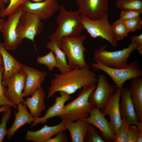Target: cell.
I'll list each match as a JSON object with an SVG mask.
<instances>
[{"label":"cell","instance_id":"6da1fadb","mask_svg":"<svg viewBox=\"0 0 142 142\" xmlns=\"http://www.w3.org/2000/svg\"><path fill=\"white\" fill-rule=\"evenodd\" d=\"M90 69L89 66L76 68L55 74L50 82L47 99L58 92H63L70 95L85 86L96 84L98 78Z\"/></svg>","mask_w":142,"mask_h":142},{"label":"cell","instance_id":"7a4b0ae2","mask_svg":"<svg viewBox=\"0 0 142 142\" xmlns=\"http://www.w3.org/2000/svg\"><path fill=\"white\" fill-rule=\"evenodd\" d=\"M58 9L56 18L58 27L49 38L59 45L62 38L80 36L84 28L81 21V15L78 11H68L63 5L59 6Z\"/></svg>","mask_w":142,"mask_h":142},{"label":"cell","instance_id":"3957f363","mask_svg":"<svg viewBox=\"0 0 142 142\" xmlns=\"http://www.w3.org/2000/svg\"><path fill=\"white\" fill-rule=\"evenodd\" d=\"M96 84L85 86L75 99L64 105L58 116L73 121L88 117L94 106L89 101V96Z\"/></svg>","mask_w":142,"mask_h":142},{"label":"cell","instance_id":"277c9868","mask_svg":"<svg viewBox=\"0 0 142 142\" xmlns=\"http://www.w3.org/2000/svg\"><path fill=\"white\" fill-rule=\"evenodd\" d=\"M138 50L142 55V45L131 41L128 46L121 50L110 51L105 47L96 49L94 52V60L95 63L111 68H120L126 67L128 65V59L134 50Z\"/></svg>","mask_w":142,"mask_h":142},{"label":"cell","instance_id":"5b68a950","mask_svg":"<svg viewBox=\"0 0 142 142\" xmlns=\"http://www.w3.org/2000/svg\"><path fill=\"white\" fill-rule=\"evenodd\" d=\"M86 39V35L83 34L78 36L65 37L61 40L58 46L65 53L71 69L89 67L84 58L86 49L83 43Z\"/></svg>","mask_w":142,"mask_h":142},{"label":"cell","instance_id":"8992f818","mask_svg":"<svg viewBox=\"0 0 142 142\" xmlns=\"http://www.w3.org/2000/svg\"><path fill=\"white\" fill-rule=\"evenodd\" d=\"M91 66L94 71L101 70L105 72L112 79L116 87L121 89L123 85L127 80L142 76V71L137 60L134 61L123 68L109 67L97 63H92Z\"/></svg>","mask_w":142,"mask_h":142},{"label":"cell","instance_id":"52a82bcc","mask_svg":"<svg viewBox=\"0 0 142 142\" xmlns=\"http://www.w3.org/2000/svg\"><path fill=\"white\" fill-rule=\"evenodd\" d=\"M108 14H105L96 20L90 19L81 15V21L91 38H100L108 41L113 47L117 45L118 41L112 34L111 24L109 22Z\"/></svg>","mask_w":142,"mask_h":142},{"label":"cell","instance_id":"ba28073f","mask_svg":"<svg viewBox=\"0 0 142 142\" xmlns=\"http://www.w3.org/2000/svg\"><path fill=\"white\" fill-rule=\"evenodd\" d=\"M24 11L22 4L8 15L7 20L4 21L2 24L0 32L2 33L3 47L7 51L16 50L22 42L18 38L16 30Z\"/></svg>","mask_w":142,"mask_h":142},{"label":"cell","instance_id":"9c48e42d","mask_svg":"<svg viewBox=\"0 0 142 142\" xmlns=\"http://www.w3.org/2000/svg\"><path fill=\"white\" fill-rule=\"evenodd\" d=\"M40 17L24 10L18 25L16 33L19 39L22 41L24 38L34 43L35 37L41 33L43 23Z\"/></svg>","mask_w":142,"mask_h":142},{"label":"cell","instance_id":"30bf717a","mask_svg":"<svg viewBox=\"0 0 142 142\" xmlns=\"http://www.w3.org/2000/svg\"><path fill=\"white\" fill-rule=\"evenodd\" d=\"M98 79L97 85L90 94L88 100L102 111L115 93L116 87L110 84L104 74H99Z\"/></svg>","mask_w":142,"mask_h":142},{"label":"cell","instance_id":"8fae6325","mask_svg":"<svg viewBox=\"0 0 142 142\" xmlns=\"http://www.w3.org/2000/svg\"><path fill=\"white\" fill-rule=\"evenodd\" d=\"M26 79V75L21 70L2 81L6 96L9 100L17 105L24 100L22 93Z\"/></svg>","mask_w":142,"mask_h":142},{"label":"cell","instance_id":"7c38bea8","mask_svg":"<svg viewBox=\"0 0 142 142\" xmlns=\"http://www.w3.org/2000/svg\"><path fill=\"white\" fill-rule=\"evenodd\" d=\"M78 11L82 15L93 20L97 19L108 14L109 0H76Z\"/></svg>","mask_w":142,"mask_h":142},{"label":"cell","instance_id":"4fadbf2b","mask_svg":"<svg viewBox=\"0 0 142 142\" xmlns=\"http://www.w3.org/2000/svg\"><path fill=\"white\" fill-rule=\"evenodd\" d=\"M22 70L26 75L25 86L22 93L24 98L31 96L41 86L48 73L24 64Z\"/></svg>","mask_w":142,"mask_h":142},{"label":"cell","instance_id":"5bb4252c","mask_svg":"<svg viewBox=\"0 0 142 142\" xmlns=\"http://www.w3.org/2000/svg\"><path fill=\"white\" fill-rule=\"evenodd\" d=\"M22 5L25 11L38 15L42 20L50 18L58 9L59 6L56 1L50 0L34 2L25 0Z\"/></svg>","mask_w":142,"mask_h":142},{"label":"cell","instance_id":"9a60e30c","mask_svg":"<svg viewBox=\"0 0 142 142\" xmlns=\"http://www.w3.org/2000/svg\"><path fill=\"white\" fill-rule=\"evenodd\" d=\"M105 116L100 110L94 106L89 116L83 119L99 130L105 142H114V134Z\"/></svg>","mask_w":142,"mask_h":142},{"label":"cell","instance_id":"2e32d148","mask_svg":"<svg viewBox=\"0 0 142 142\" xmlns=\"http://www.w3.org/2000/svg\"><path fill=\"white\" fill-rule=\"evenodd\" d=\"M120 103V110L122 119H124L129 125L139 126L142 125V122L138 119L132 102L129 88L125 87L121 90Z\"/></svg>","mask_w":142,"mask_h":142},{"label":"cell","instance_id":"e0dca14e","mask_svg":"<svg viewBox=\"0 0 142 142\" xmlns=\"http://www.w3.org/2000/svg\"><path fill=\"white\" fill-rule=\"evenodd\" d=\"M121 89L117 87L115 92L101 111L109 116L110 125L114 134L120 126L122 121L120 110Z\"/></svg>","mask_w":142,"mask_h":142},{"label":"cell","instance_id":"ac0fdd59","mask_svg":"<svg viewBox=\"0 0 142 142\" xmlns=\"http://www.w3.org/2000/svg\"><path fill=\"white\" fill-rule=\"evenodd\" d=\"M65 119L59 124L49 126L45 124L40 129L36 131L28 130L25 136L26 140L33 142H46L47 140L58 133L66 130L64 125Z\"/></svg>","mask_w":142,"mask_h":142},{"label":"cell","instance_id":"d6986e66","mask_svg":"<svg viewBox=\"0 0 142 142\" xmlns=\"http://www.w3.org/2000/svg\"><path fill=\"white\" fill-rule=\"evenodd\" d=\"M59 94L60 96L55 97V103L52 106L47 109L44 116L34 118V120L32 123L31 128L34 127L39 124H44L48 119L58 116L63 109L65 103L72 98L70 95L64 92H60Z\"/></svg>","mask_w":142,"mask_h":142},{"label":"cell","instance_id":"ffe728a7","mask_svg":"<svg viewBox=\"0 0 142 142\" xmlns=\"http://www.w3.org/2000/svg\"><path fill=\"white\" fill-rule=\"evenodd\" d=\"M45 93L41 86L33 93L31 97L24 100L22 103L29 109L34 118L39 117L46 108L44 102Z\"/></svg>","mask_w":142,"mask_h":142},{"label":"cell","instance_id":"44dd1931","mask_svg":"<svg viewBox=\"0 0 142 142\" xmlns=\"http://www.w3.org/2000/svg\"><path fill=\"white\" fill-rule=\"evenodd\" d=\"M17 109L18 111L14 113V122L7 130V135L8 139H11L21 127L26 124H30L34 120V118L28 111L26 106L22 103L18 105Z\"/></svg>","mask_w":142,"mask_h":142},{"label":"cell","instance_id":"7402d4cb","mask_svg":"<svg viewBox=\"0 0 142 142\" xmlns=\"http://www.w3.org/2000/svg\"><path fill=\"white\" fill-rule=\"evenodd\" d=\"M4 48L3 43L0 42V53L2 57L4 68L2 80L21 70L24 64L17 61Z\"/></svg>","mask_w":142,"mask_h":142},{"label":"cell","instance_id":"603a6c76","mask_svg":"<svg viewBox=\"0 0 142 142\" xmlns=\"http://www.w3.org/2000/svg\"><path fill=\"white\" fill-rule=\"evenodd\" d=\"M76 121L74 122L69 119H65V126L70 133L72 142H84L89 124L83 119Z\"/></svg>","mask_w":142,"mask_h":142},{"label":"cell","instance_id":"cb8c5ba5","mask_svg":"<svg viewBox=\"0 0 142 142\" xmlns=\"http://www.w3.org/2000/svg\"><path fill=\"white\" fill-rule=\"evenodd\" d=\"M131 80L129 89L131 99L138 119L142 122V78L138 77Z\"/></svg>","mask_w":142,"mask_h":142},{"label":"cell","instance_id":"d4e9b609","mask_svg":"<svg viewBox=\"0 0 142 142\" xmlns=\"http://www.w3.org/2000/svg\"><path fill=\"white\" fill-rule=\"evenodd\" d=\"M46 47L54 53L57 61L56 67L60 73H65L72 70L68 64L65 53L56 43L50 40L47 44Z\"/></svg>","mask_w":142,"mask_h":142},{"label":"cell","instance_id":"484cf974","mask_svg":"<svg viewBox=\"0 0 142 142\" xmlns=\"http://www.w3.org/2000/svg\"><path fill=\"white\" fill-rule=\"evenodd\" d=\"M115 5L122 10L136 11L142 14V0H116Z\"/></svg>","mask_w":142,"mask_h":142},{"label":"cell","instance_id":"4316f807","mask_svg":"<svg viewBox=\"0 0 142 142\" xmlns=\"http://www.w3.org/2000/svg\"><path fill=\"white\" fill-rule=\"evenodd\" d=\"M111 28L113 35L117 41L122 40L129 33L123 21L119 19L111 24Z\"/></svg>","mask_w":142,"mask_h":142},{"label":"cell","instance_id":"83f0119b","mask_svg":"<svg viewBox=\"0 0 142 142\" xmlns=\"http://www.w3.org/2000/svg\"><path fill=\"white\" fill-rule=\"evenodd\" d=\"M36 61L39 64L46 66L48 70L53 71L54 68L57 67V61L55 55L51 50L47 54L43 56H38Z\"/></svg>","mask_w":142,"mask_h":142},{"label":"cell","instance_id":"f1b7e54d","mask_svg":"<svg viewBox=\"0 0 142 142\" xmlns=\"http://www.w3.org/2000/svg\"><path fill=\"white\" fill-rule=\"evenodd\" d=\"M122 120L120 126L114 133V142H127L129 125L124 119Z\"/></svg>","mask_w":142,"mask_h":142},{"label":"cell","instance_id":"f546056e","mask_svg":"<svg viewBox=\"0 0 142 142\" xmlns=\"http://www.w3.org/2000/svg\"><path fill=\"white\" fill-rule=\"evenodd\" d=\"M95 126L89 124L85 135L84 142H105Z\"/></svg>","mask_w":142,"mask_h":142},{"label":"cell","instance_id":"4dcf8cb0","mask_svg":"<svg viewBox=\"0 0 142 142\" xmlns=\"http://www.w3.org/2000/svg\"><path fill=\"white\" fill-rule=\"evenodd\" d=\"M4 70L3 63L0 65V106L8 105L17 110L18 105L9 100L6 96L2 84V76Z\"/></svg>","mask_w":142,"mask_h":142},{"label":"cell","instance_id":"1f68e13d","mask_svg":"<svg viewBox=\"0 0 142 142\" xmlns=\"http://www.w3.org/2000/svg\"><path fill=\"white\" fill-rule=\"evenodd\" d=\"M122 21L129 33L134 32L141 28L142 20L139 16Z\"/></svg>","mask_w":142,"mask_h":142},{"label":"cell","instance_id":"d6a6232c","mask_svg":"<svg viewBox=\"0 0 142 142\" xmlns=\"http://www.w3.org/2000/svg\"><path fill=\"white\" fill-rule=\"evenodd\" d=\"M25 0H10L8 6L0 9V17L4 18L15 11L22 5Z\"/></svg>","mask_w":142,"mask_h":142},{"label":"cell","instance_id":"836d02e7","mask_svg":"<svg viewBox=\"0 0 142 142\" xmlns=\"http://www.w3.org/2000/svg\"><path fill=\"white\" fill-rule=\"evenodd\" d=\"M11 110L4 112L0 123V142L3 141L4 138L7 135L8 131L6 129V125L8 120L11 117Z\"/></svg>","mask_w":142,"mask_h":142},{"label":"cell","instance_id":"e575fe53","mask_svg":"<svg viewBox=\"0 0 142 142\" xmlns=\"http://www.w3.org/2000/svg\"><path fill=\"white\" fill-rule=\"evenodd\" d=\"M139 129L136 125H129L128 133L127 142H136Z\"/></svg>","mask_w":142,"mask_h":142},{"label":"cell","instance_id":"d590c367","mask_svg":"<svg viewBox=\"0 0 142 142\" xmlns=\"http://www.w3.org/2000/svg\"><path fill=\"white\" fill-rule=\"evenodd\" d=\"M140 14L136 11L122 10L120 13L119 19L122 21L127 20L139 16Z\"/></svg>","mask_w":142,"mask_h":142},{"label":"cell","instance_id":"8d00e7d4","mask_svg":"<svg viewBox=\"0 0 142 142\" xmlns=\"http://www.w3.org/2000/svg\"><path fill=\"white\" fill-rule=\"evenodd\" d=\"M64 131L59 132L53 138H51L46 142H67L68 141L67 135Z\"/></svg>","mask_w":142,"mask_h":142},{"label":"cell","instance_id":"74e56055","mask_svg":"<svg viewBox=\"0 0 142 142\" xmlns=\"http://www.w3.org/2000/svg\"><path fill=\"white\" fill-rule=\"evenodd\" d=\"M131 41L133 42L140 45H142V34L136 36H133L131 39Z\"/></svg>","mask_w":142,"mask_h":142},{"label":"cell","instance_id":"f35d334b","mask_svg":"<svg viewBox=\"0 0 142 142\" xmlns=\"http://www.w3.org/2000/svg\"><path fill=\"white\" fill-rule=\"evenodd\" d=\"M139 129V133L136 142H142V125L137 126Z\"/></svg>","mask_w":142,"mask_h":142},{"label":"cell","instance_id":"ab89813d","mask_svg":"<svg viewBox=\"0 0 142 142\" xmlns=\"http://www.w3.org/2000/svg\"><path fill=\"white\" fill-rule=\"evenodd\" d=\"M11 106L8 105H4L0 107V113L6 112L11 109Z\"/></svg>","mask_w":142,"mask_h":142},{"label":"cell","instance_id":"60d3db41","mask_svg":"<svg viewBox=\"0 0 142 142\" xmlns=\"http://www.w3.org/2000/svg\"><path fill=\"white\" fill-rule=\"evenodd\" d=\"M4 4L1 0H0V9H2L5 8Z\"/></svg>","mask_w":142,"mask_h":142},{"label":"cell","instance_id":"b9f144b4","mask_svg":"<svg viewBox=\"0 0 142 142\" xmlns=\"http://www.w3.org/2000/svg\"><path fill=\"white\" fill-rule=\"evenodd\" d=\"M31 1H33L34 2H41L42 1H44L49 0H29ZM53 1H56L57 0H50Z\"/></svg>","mask_w":142,"mask_h":142},{"label":"cell","instance_id":"7bdbcfd3","mask_svg":"<svg viewBox=\"0 0 142 142\" xmlns=\"http://www.w3.org/2000/svg\"><path fill=\"white\" fill-rule=\"evenodd\" d=\"M4 21V20L3 19V18H0V29L1 28L2 24Z\"/></svg>","mask_w":142,"mask_h":142},{"label":"cell","instance_id":"ee69618b","mask_svg":"<svg viewBox=\"0 0 142 142\" xmlns=\"http://www.w3.org/2000/svg\"><path fill=\"white\" fill-rule=\"evenodd\" d=\"M10 0H1L2 1L4 4H7L9 3Z\"/></svg>","mask_w":142,"mask_h":142},{"label":"cell","instance_id":"f6af8a7d","mask_svg":"<svg viewBox=\"0 0 142 142\" xmlns=\"http://www.w3.org/2000/svg\"><path fill=\"white\" fill-rule=\"evenodd\" d=\"M3 63L2 57L0 53V65Z\"/></svg>","mask_w":142,"mask_h":142}]
</instances>
